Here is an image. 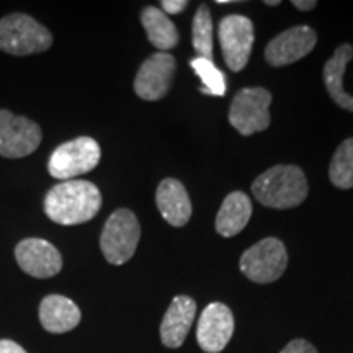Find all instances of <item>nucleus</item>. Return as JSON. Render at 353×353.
<instances>
[{
	"mask_svg": "<svg viewBox=\"0 0 353 353\" xmlns=\"http://www.w3.org/2000/svg\"><path fill=\"white\" fill-rule=\"evenodd\" d=\"M280 353H317L312 343L303 339H296V341H291Z\"/></svg>",
	"mask_w": 353,
	"mask_h": 353,
	"instance_id": "23",
	"label": "nucleus"
},
{
	"mask_svg": "<svg viewBox=\"0 0 353 353\" xmlns=\"http://www.w3.org/2000/svg\"><path fill=\"white\" fill-rule=\"evenodd\" d=\"M241 270L255 283H272L283 275L288 265V252L281 241L275 237L257 242L241 257Z\"/></svg>",
	"mask_w": 353,
	"mask_h": 353,
	"instance_id": "7",
	"label": "nucleus"
},
{
	"mask_svg": "<svg viewBox=\"0 0 353 353\" xmlns=\"http://www.w3.org/2000/svg\"><path fill=\"white\" fill-rule=\"evenodd\" d=\"M0 353H26V350L17 342L3 339V341H0Z\"/></svg>",
	"mask_w": 353,
	"mask_h": 353,
	"instance_id": "25",
	"label": "nucleus"
},
{
	"mask_svg": "<svg viewBox=\"0 0 353 353\" xmlns=\"http://www.w3.org/2000/svg\"><path fill=\"white\" fill-rule=\"evenodd\" d=\"M270 92L262 87L242 88L229 108V123L242 136H252L270 126Z\"/></svg>",
	"mask_w": 353,
	"mask_h": 353,
	"instance_id": "6",
	"label": "nucleus"
},
{
	"mask_svg": "<svg viewBox=\"0 0 353 353\" xmlns=\"http://www.w3.org/2000/svg\"><path fill=\"white\" fill-rule=\"evenodd\" d=\"M17 263L26 275L34 278H52L63 268V257L51 242L30 237L15 247Z\"/></svg>",
	"mask_w": 353,
	"mask_h": 353,
	"instance_id": "12",
	"label": "nucleus"
},
{
	"mask_svg": "<svg viewBox=\"0 0 353 353\" xmlns=\"http://www.w3.org/2000/svg\"><path fill=\"white\" fill-rule=\"evenodd\" d=\"M157 210L170 226L182 228L192 218V203L182 182L175 179L162 180L156 192Z\"/></svg>",
	"mask_w": 353,
	"mask_h": 353,
	"instance_id": "15",
	"label": "nucleus"
},
{
	"mask_svg": "<svg viewBox=\"0 0 353 353\" xmlns=\"http://www.w3.org/2000/svg\"><path fill=\"white\" fill-rule=\"evenodd\" d=\"M317 34L311 26H293L272 39L265 48V61L273 68L298 63L314 50Z\"/></svg>",
	"mask_w": 353,
	"mask_h": 353,
	"instance_id": "11",
	"label": "nucleus"
},
{
	"mask_svg": "<svg viewBox=\"0 0 353 353\" xmlns=\"http://www.w3.org/2000/svg\"><path fill=\"white\" fill-rule=\"evenodd\" d=\"M196 316V303L188 296H175L161 324V341L165 347L179 348L187 339Z\"/></svg>",
	"mask_w": 353,
	"mask_h": 353,
	"instance_id": "14",
	"label": "nucleus"
},
{
	"mask_svg": "<svg viewBox=\"0 0 353 353\" xmlns=\"http://www.w3.org/2000/svg\"><path fill=\"white\" fill-rule=\"evenodd\" d=\"M219 43L228 68L241 72L249 63L254 46L252 20L242 15H228L219 23Z\"/></svg>",
	"mask_w": 353,
	"mask_h": 353,
	"instance_id": "9",
	"label": "nucleus"
},
{
	"mask_svg": "<svg viewBox=\"0 0 353 353\" xmlns=\"http://www.w3.org/2000/svg\"><path fill=\"white\" fill-rule=\"evenodd\" d=\"M329 179L337 188H353V138L339 145L329 167Z\"/></svg>",
	"mask_w": 353,
	"mask_h": 353,
	"instance_id": "20",
	"label": "nucleus"
},
{
	"mask_svg": "<svg viewBox=\"0 0 353 353\" xmlns=\"http://www.w3.org/2000/svg\"><path fill=\"white\" fill-rule=\"evenodd\" d=\"M43 132L39 125L26 117L0 110V156L21 159L39 148Z\"/></svg>",
	"mask_w": 353,
	"mask_h": 353,
	"instance_id": "8",
	"label": "nucleus"
},
{
	"mask_svg": "<svg viewBox=\"0 0 353 353\" xmlns=\"http://www.w3.org/2000/svg\"><path fill=\"white\" fill-rule=\"evenodd\" d=\"M192 68L195 74L203 81L201 92L208 95L223 97L226 94V77L221 70L213 64V61H206L203 57H195L192 61Z\"/></svg>",
	"mask_w": 353,
	"mask_h": 353,
	"instance_id": "22",
	"label": "nucleus"
},
{
	"mask_svg": "<svg viewBox=\"0 0 353 353\" xmlns=\"http://www.w3.org/2000/svg\"><path fill=\"white\" fill-rule=\"evenodd\" d=\"M352 57L353 48L350 44H342L335 50L334 56L324 65V83L330 99L339 107L348 110V112H353V95L347 94L345 88H343V74H345V69Z\"/></svg>",
	"mask_w": 353,
	"mask_h": 353,
	"instance_id": "17",
	"label": "nucleus"
},
{
	"mask_svg": "<svg viewBox=\"0 0 353 353\" xmlns=\"http://www.w3.org/2000/svg\"><path fill=\"white\" fill-rule=\"evenodd\" d=\"M234 334V316L226 304L211 303L201 312L196 341L206 353H219Z\"/></svg>",
	"mask_w": 353,
	"mask_h": 353,
	"instance_id": "13",
	"label": "nucleus"
},
{
	"mask_svg": "<svg viewBox=\"0 0 353 353\" xmlns=\"http://www.w3.org/2000/svg\"><path fill=\"white\" fill-rule=\"evenodd\" d=\"M139 237L141 226L136 214L126 208L117 210L101 231V254L112 265L126 263L138 249Z\"/></svg>",
	"mask_w": 353,
	"mask_h": 353,
	"instance_id": "4",
	"label": "nucleus"
},
{
	"mask_svg": "<svg viewBox=\"0 0 353 353\" xmlns=\"http://www.w3.org/2000/svg\"><path fill=\"white\" fill-rule=\"evenodd\" d=\"M193 50L196 51L198 57L211 61L213 59V20L208 7L201 6L195 13L192 26Z\"/></svg>",
	"mask_w": 353,
	"mask_h": 353,
	"instance_id": "21",
	"label": "nucleus"
},
{
	"mask_svg": "<svg viewBox=\"0 0 353 353\" xmlns=\"http://www.w3.org/2000/svg\"><path fill=\"white\" fill-rule=\"evenodd\" d=\"M265 6L275 7V6H280V2H278V0H272V2H265Z\"/></svg>",
	"mask_w": 353,
	"mask_h": 353,
	"instance_id": "27",
	"label": "nucleus"
},
{
	"mask_svg": "<svg viewBox=\"0 0 353 353\" xmlns=\"http://www.w3.org/2000/svg\"><path fill=\"white\" fill-rule=\"evenodd\" d=\"M100 157L101 151L99 143L95 139L82 136V138L61 144L52 151L50 162H48V172L54 179L65 182L72 176L94 170L99 165Z\"/></svg>",
	"mask_w": 353,
	"mask_h": 353,
	"instance_id": "5",
	"label": "nucleus"
},
{
	"mask_svg": "<svg viewBox=\"0 0 353 353\" xmlns=\"http://www.w3.org/2000/svg\"><path fill=\"white\" fill-rule=\"evenodd\" d=\"M293 6L296 7L298 10H301V12H309V10H312V8L316 7V2H314V0H309V2H301V0H294Z\"/></svg>",
	"mask_w": 353,
	"mask_h": 353,
	"instance_id": "26",
	"label": "nucleus"
},
{
	"mask_svg": "<svg viewBox=\"0 0 353 353\" xmlns=\"http://www.w3.org/2000/svg\"><path fill=\"white\" fill-rule=\"evenodd\" d=\"M81 317L77 304L61 294H50L39 304V322L51 334H65L76 329Z\"/></svg>",
	"mask_w": 353,
	"mask_h": 353,
	"instance_id": "16",
	"label": "nucleus"
},
{
	"mask_svg": "<svg viewBox=\"0 0 353 353\" xmlns=\"http://www.w3.org/2000/svg\"><path fill=\"white\" fill-rule=\"evenodd\" d=\"M252 216L250 198L242 192H232L224 198L216 216V231L223 237H232L247 226Z\"/></svg>",
	"mask_w": 353,
	"mask_h": 353,
	"instance_id": "18",
	"label": "nucleus"
},
{
	"mask_svg": "<svg viewBox=\"0 0 353 353\" xmlns=\"http://www.w3.org/2000/svg\"><path fill=\"white\" fill-rule=\"evenodd\" d=\"M141 23L148 33V39L152 46L157 48L159 52L174 50L179 44V32L175 23L159 7H145L141 13Z\"/></svg>",
	"mask_w": 353,
	"mask_h": 353,
	"instance_id": "19",
	"label": "nucleus"
},
{
	"mask_svg": "<svg viewBox=\"0 0 353 353\" xmlns=\"http://www.w3.org/2000/svg\"><path fill=\"white\" fill-rule=\"evenodd\" d=\"M252 193L268 208H294L306 200L307 180L296 165H275L255 179Z\"/></svg>",
	"mask_w": 353,
	"mask_h": 353,
	"instance_id": "2",
	"label": "nucleus"
},
{
	"mask_svg": "<svg viewBox=\"0 0 353 353\" xmlns=\"http://www.w3.org/2000/svg\"><path fill=\"white\" fill-rule=\"evenodd\" d=\"M175 65V57L169 52H156L149 56L136 74V95L148 101L164 99L174 81Z\"/></svg>",
	"mask_w": 353,
	"mask_h": 353,
	"instance_id": "10",
	"label": "nucleus"
},
{
	"mask_svg": "<svg viewBox=\"0 0 353 353\" xmlns=\"http://www.w3.org/2000/svg\"><path fill=\"white\" fill-rule=\"evenodd\" d=\"M187 6L188 2H185V0H162L161 10L164 12L165 15H176V13L183 12Z\"/></svg>",
	"mask_w": 353,
	"mask_h": 353,
	"instance_id": "24",
	"label": "nucleus"
},
{
	"mask_svg": "<svg viewBox=\"0 0 353 353\" xmlns=\"http://www.w3.org/2000/svg\"><path fill=\"white\" fill-rule=\"evenodd\" d=\"M101 208L100 190L87 180H65L44 196V213L61 226L90 221Z\"/></svg>",
	"mask_w": 353,
	"mask_h": 353,
	"instance_id": "1",
	"label": "nucleus"
},
{
	"mask_svg": "<svg viewBox=\"0 0 353 353\" xmlns=\"http://www.w3.org/2000/svg\"><path fill=\"white\" fill-rule=\"evenodd\" d=\"M52 46V34L33 17L12 13L0 20V50L13 56L37 54Z\"/></svg>",
	"mask_w": 353,
	"mask_h": 353,
	"instance_id": "3",
	"label": "nucleus"
}]
</instances>
